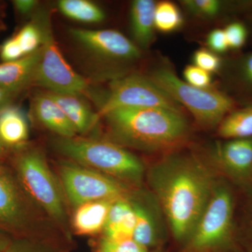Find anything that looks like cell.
I'll return each instance as SVG.
<instances>
[{"label": "cell", "mask_w": 252, "mask_h": 252, "mask_svg": "<svg viewBox=\"0 0 252 252\" xmlns=\"http://www.w3.org/2000/svg\"><path fill=\"white\" fill-rule=\"evenodd\" d=\"M149 181L174 237L187 240L216 187L211 170L193 156H170L151 168Z\"/></svg>", "instance_id": "cell-1"}, {"label": "cell", "mask_w": 252, "mask_h": 252, "mask_svg": "<svg viewBox=\"0 0 252 252\" xmlns=\"http://www.w3.org/2000/svg\"><path fill=\"white\" fill-rule=\"evenodd\" d=\"M102 117L116 142L139 150L174 148L188 136V124L182 113L167 109H117Z\"/></svg>", "instance_id": "cell-2"}, {"label": "cell", "mask_w": 252, "mask_h": 252, "mask_svg": "<svg viewBox=\"0 0 252 252\" xmlns=\"http://www.w3.org/2000/svg\"><path fill=\"white\" fill-rule=\"evenodd\" d=\"M63 155L83 166L100 172L120 182L139 184L144 165L138 158L108 141L77 137H61L55 142Z\"/></svg>", "instance_id": "cell-3"}, {"label": "cell", "mask_w": 252, "mask_h": 252, "mask_svg": "<svg viewBox=\"0 0 252 252\" xmlns=\"http://www.w3.org/2000/svg\"><path fill=\"white\" fill-rule=\"evenodd\" d=\"M179 104H182L203 127L219 126L235 108L234 99L224 93L203 89L181 80L172 70L157 69L148 77Z\"/></svg>", "instance_id": "cell-4"}, {"label": "cell", "mask_w": 252, "mask_h": 252, "mask_svg": "<svg viewBox=\"0 0 252 252\" xmlns=\"http://www.w3.org/2000/svg\"><path fill=\"white\" fill-rule=\"evenodd\" d=\"M15 166L20 184L30 196L54 220L64 221L63 194L42 154L36 150L23 152L16 158Z\"/></svg>", "instance_id": "cell-5"}, {"label": "cell", "mask_w": 252, "mask_h": 252, "mask_svg": "<svg viewBox=\"0 0 252 252\" xmlns=\"http://www.w3.org/2000/svg\"><path fill=\"white\" fill-rule=\"evenodd\" d=\"M233 200L226 187L217 185L198 223L187 238V252H215L225 246L233 229Z\"/></svg>", "instance_id": "cell-6"}, {"label": "cell", "mask_w": 252, "mask_h": 252, "mask_svg": "<svg viewBox=\"0 0 252 252\" xmlns=\"http://www.w3.org/2000/svg\"><path fill=\"white\" fill-rule=\"evenodd\" d=\"M36 20L42 34V44L34 82L49 92L84 94L89 89V84L63 56L53 35L49 15L42 14Z\"/></svg>", "instance_id": "cell-7"}, {"label": "cell", "mask_w": 252, "mask_h": 252, "mask_svg": "<svg viewBox=\"0 0 252 252\" xmlns=\"http://www.w3.org/2000/svg\"><path fill=\"white\" fill-rule=\"evenodd\" d=\"M60 174L64 192L73 206L126 198L127 189L122 182L92 169L64 162L60 167Z\"/></svg>", "instance_id": "cell-8"}, {"label": "cell", "mask_w": 252, "mask_h": 252, "mask_svg": "<svg viewBox=\"0 0 252 252\" xmlns=\"http://www.w3.org/2000/svg\"><path fill=\"white\" fill-rule=\"evenodd\" d=\"M157 108L182 113V107L148 77L131 74L113 81L99 117L114 109Z\"/></svg>", "instance_id": "cell-9"}, {"label": "cell", "mask_w": 252, "mask_h": 252, "mask_svg": "<svg viewBox=\"0 0 252 252\" xmlns=\"http://www.w3.org/2000/svg\"><path fill=\"white\" fill-rule=\"evenodd\" d=\"M70 33L78 42L99 56L121 60L140 57L138 46L120 32L74 28L71 30Z\"/></svg>", "instance_id": "cell-10"}, {"label": "cell", "mask_w": 252, "mask_h": 252, "mask_svg": "<svg viewBox=\"0 0 252 252\" xmlns=\"http://www.w3.org/2000/svg\"><path fill=\"white\" fill-rule=\"evenodd\" d=\"M28 213L21 189L9 171L0 165V227L26 228Z\"/></svg>", "instance_id": "cell-11"}, {"label": "cell", "mask_w": 252, "mask_h": 252, "mask_svg": "<svg viewBox=\"0 0 252 252\" xmlns=\"http://www.w3.org/2000/svg\"><path fill=\"white\" fill-rule=\"evenodd\" d=\"M214 158L230 177L243 180L252 176V138L233 139L217 144Z\"/></svg>", "instance_id": "cell-12"}, {"label": "cell", "mask_w": 252, "mask_h": 252, "mask_svg": "<svg viewBox=\"0 0 252 252\" xmlns=\"http://www.w3.org/2000/svg\"><path fill=\"white\" fill-rule=\"evenodd\" d=\"M41 54L40 47L33 54L17 61L1 63L0 87L15 94L34 82Z\"/></svg>", "instance_id": "cell-13"}, {"label": "cell", "mask_w": 252, "mask_h": 252, "mask_svg": "<svg viewBox=\"0 0 252 252\" xmlns=\"http://www.w3.org/2000/svg\"><path fill=\"white\" fill-rule=\"evenodd\" d=\"M33 112L39 122L61 137H74L77 133L62 109L48 92L34 97Z\"/></svg>", "instance_id": "cell-14"}, {"label": "cell", "mask_w": 252, "mask_h": 252, "mask_svg": "<svg viewBox=\"0 0 252 252\" xmlns=\"http://www.w3.org/2000/svg\"><path fill=\"white\" fill-rule=\"evenodd\" d=\"M135 215L131 202L126 198L114 202L109 210L104 232L106 239L114 242L131 240L133 236Z\"/></svg>", "instance_id": "cell-15"}, {"label": "cell", "mask_w": 252, "mask_h": 252, "mask_svg": "<svg viewBox=\"0 0 252 252\" xmlns=\"http://www.w3.org/2000/svg\"><path fill=\"white\" fill-rule=\"evenodd\" d=\"M48 93L62 109L77 132H87L99 120L98 114L93 112L89 104L81 98V95Z\"/></svg>", "instance_id": "cell-16"}, {"label": "cell", "mask_w": 252, "mask_h": 252, "mask_svg": "<svg viewBox=\"0 0 252 252\" xmlns=\"http://www.w3.org/2000/svg\"><path fill=\"white\" fill-rule=\"evenodd\" d=\"M114 202L98 200L77 207L72 220L73 227L77 233L91 235L97 234L103 230L109 210Z\"/></svg>", "instance_id": "cell-17"}, {"label": "cell", "mask_w": 252, "mask_h": 252, "mask_svg": "<svg viewBox=\"0 0 252 252\" xmlns=\"http://www.w3.org/2000/svg\"><path fill=\"white\" fill-rule=\"evenodd\" d=\"M156 3L152 0H135L131 5V29L136 42L147 47L154 38V11Z\"/></svg>", "instance_id": "cell-18"}, {"label": "cell", "mask_w": 252, "mask_h": 252, "mask_svg": "<svg viewBox=\"0 0 252 252\" xmlns=\"http://www.w3.org/2000/svg\"><path fill=\"white\" fill-rule=\"evenodd\" d=\"M29 129L24 114L16 107H5L0 111V138L6 148L26 142Z\"/></svg>", "instance_id": "cell-19"}, {"label": "cell", "mask_w": 252, "mask_h": 252, "mask_svg": "<svg viewBox=\"0 0 252 252\" xmlns=\"http://www.w3.org/2000/svg\"><path fill=\"white\" fill-rule=\"evenodd\" d=\"M218 135L228 140L252 138V104L228 114L219 125Z\"/></svg>", "instance_id": "cell-20"}, {"label": "cell", "mask_w": 252, "mask_h": 252, "mask_svg": "<svg viewBox=\"0 0 252 252\" xmlns=\"http://www.w3.org/2000/svg\"><path fill=\"white\" fill-rule=\"evenodd\" d=\"M135 215L132 240L148 249L156 245L158 239L157 223L152 212L144 205L131 202Z\"/></svg>", "instance_id": "cell-21"}, {"label": "cell", "mask_w": 252, "mask_h": 252, "mask_svg": "<svg viewBox=\"0 0 252 252\" xmlns=\"http://www.w3.org/2000/svg\"><path fill=\"white\" fill-rule=\"evenodd\" d=\"M58 6L63 15L79 22L100 23L105 18L103 10L88 0H61Z\"/></svg>", "instance_id": "cell-22"}, {"label": "cell", "mask_w": 252, "mask_h": 252, "mask_svg": "<svg viewBox=\"0 0 252 252\" xmlns=\"http://www.w3.org/2000/svg\"><path fill=\"white\" fill-rule=\"evenodd\" d=\"M184 23L180 9L174 3L162 1L156 4L154 11L155 29L162 33L178 31Z\"/></svg>", "instance_id": "cell-23"}, {"label": "cell", "mask_w": 252, "mask_h": 252, "mask_svg": "<svg viewBox=\"0 0 252 252\" xmlns=\"http://www.w3.org/2000/svg\"><path fill=\"white\" fill-rule=\"evenodd\" d=\"M22 49L25 56L33 54L40 49L42 34L40 27L36 22L28 23L15 36Z\"/></svg>", "instance_id": "cell-24"}, {"label": "cell", "mask_w": 252, "mask_h": 252, "mask_svg": "<svg viewBox=\"0 0 252 252\" xmlns=\"http://www.w3.org/2000/svg\"><path fill=\"white\" fill-rule=\"evenodd\" d=\"M224 32L228 47L231 50L242 49L246 44L248 37V29L243 23L235 21L227 25Z\"/></svg>", "instance_id": "cell-25"}, {"label": "cell", "mask_w": 252, "mask_h": 252, "mask_svg": "<svg viewBox=\"0 0 252 252\" xmlns=\"http://www.w3.org/2000/svg\"><path fill=\"white\" fill-rule=\"evenodd\" d=\"M183 4L192 13L204 18L214 17L221 10V3L217 0H189Z\"/></svg>", "instance_id": "cell-26"}, {"label": "cell", "mask_w": 252, "mask_h": 252, "mask_svg": "<svg viewBox=\"0 0 252 252\" xmlns=\"http://www.w3.org/2000/svg\"><path fill=\"white\" fill-rule=\"evenodd\" d=\"M194 65L210 73L216 72L221 66V61L215 53L207 49H199L193 55Z\"/></svg>", "instance_id": "cell-27"}, {"label": "cell", "mask_w": 252, "mask_h": 252, "mask_svg": "<svg viewBox=\"0 0 252 252\" xmlns=\"http://www.w3.org/2000/svg\"><path fill=\"white\" fill-rule=\"evenodd\" d=\"M235 78L240 89L252 94V52L239 60Z\"/></svg>", "instance_id": "cell-28"}, {"label": "cell", "mask_w": 252, "mask_h": 252, "mask_svg": "<svg viewBox=\"0 0 252 252\" xmlns=\"http://www.w3.org/2000/svg\"><path fill=\"white\" fill-rule=\"evenodd\" d=\"M183 76L185 82L193 87L207 89L211 85V74L194 64H189L185 67Z\"/></svg>", "instance_id": "cell-29"}, {"label": "cell", "mask_w": 252, "mask_h": 252, "mask_svg": "<svg viewBox=\"0 0 252 252\" xmlns=\"http://www.w3.org/2000/svg\"><path fill=\"white\" fill-rule=\"evenodd\" d=\"M99 252H149L135 240H127L122 242H114L104 238L101 242Z\"/></svg>", "instance_id": "cell-30"}, {"label": "cell", "mask_w": 252, "mask_h": 252, "mask_svg": "<svg viewBox=\"0 0 252 252\" xmlns=\"http://www.w3.org/2000/svg\"><path fill=\"white\" fill-rule=\"evenodd\" d=\"M24 56V53L15 36L6 39L0 46V58L3 63L17 61Z\"/></svg>", "instance_id": "cell-31"}, {"label": "cell", "mask_w": 252, "mask_h": 252, "mask_svg": "<svg viewBox=\"0 0 252 252\" xmlns=\"http://www.w3.org/2000/svg\"><path fill=\"white\" fill-rule=\"evenodd\" d=\"M207 44L210 51L215 54H224L229 50L224 30L217 28L209 33Z\"/></svg>", "instance_id": "cell-32"}, {"label": "cell", "mask_w": 252, "mask_h": 252, "mask_svg": "<svg viewBox=\"0 0 252 252\" xmlns=\"http://www.w3.org/2000/svg\"><path fill=\"white\" fill-rule=\"evenodd\" d=\"M4 252H46L44 248L27 240H16L11 242Z\"/></svg>", "instance_id": "cell-33"}, {"label": "cell", "mask_w": 252, "mask_h": 252, "mask_svg": "<svg viewBox=\"0 0 252 252\" xmlns=\"http://www.w3.org/2000/svg\"><path fill=\"white\" fill-rule=\"evenodd\" d=\"M37 1L34 0H14L13 1L14 8L19 14H30L36 7Z\"/></svg>", "instance_id": "cell-34"}, {"label": "cell", "mask_w": 252, "mask_h": 252, "mask_svg": "<svg viewBox=\"0 0 252 252\" xmlns=\"http://www.w3.org/2000/svg\"><path fill=\"white\" fill-rule=\"evenodd\" d=\"M12 93L0 87V111L9 106L10 99L12 97Z\"/></svg>", "instance_id": "cell-35"}, {"label": "cell", "mask_w": 252, "mask_h": 252, "mask_svg": "<svg viewBox=\"0 0 252 252\" xmlns=\"http://www.w3.org/2000/svg\"><path fill=\"white\" fill-rule=\"evenodd\" d=\"M11 241L6 238L4 233L0 231V252H4L8 248Z\"/></svg>", "instance_id": "cell-36"}, {"label": "cell", "mask_w": 252, "mask_h": 252, "mask_svg": "<svg viewBox=\"0 0 252 252\" xmlns=\"http://www.w3.org/2000/svg\"><path fill=\"white\" fill-rule=\"evenodd\" d=\"M6 146L4 145V143L2 142V141H1V138H0V158L4 155L5 151H6Z\"/></svg>", "instance_id": "cell-37"}, {"label": "cell", "mask_w": 252, "mask_h": 252, "mask_svg": "<svg viewBox=\"0 0 252 252\" xmlns=\"http://www.w3.org/2000/svg\"><path fill=\"white\" fill-rule=\"evenodd\" d=\"M250 5V6H249V9H252V3H250V4H249Z\"/></svg>", "instance_id": "cell-38"}, {"label": "cell", "mask_w": 252, "mask_h": 252, "mask_svg": "<svg viewBox=\"0 0 252 252\" xmlns=\"http://www.w3.org/2000/svg\"><path fill=\"white\" fill-rule=\"evenodd\" d=\"M250 20H251V21H252V16L251 17V19H250Z\"/></svg>", "instance_id": "cell-39"}, {"label": "cell", "mask_w": 252, "mask_h": 252, "mask_svg": "<svg viewBox=\"0 0 252 252\" xmlns=\"http://www.w3.org/2000/svg\"></svg>", "instance_id": "cell-40"}]
</instances>
